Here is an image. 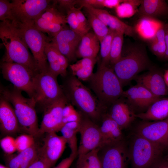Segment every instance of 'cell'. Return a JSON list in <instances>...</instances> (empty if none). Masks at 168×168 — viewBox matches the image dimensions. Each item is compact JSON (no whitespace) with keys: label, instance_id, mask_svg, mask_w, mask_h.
I'll list each match as a JSON object with an SVG mask.
<instances>
[{"label":"cell","instance_id":"1","mask_svg":"<svg viewBox=\"0 0 168 168\" xmlns=\"http://www.w3.org/2000/svg\"><path fill=\"white\" fill-rule=\"evenodd\" d=\"M0 38L6 50L2 61L20 64L35 73L39 72L28 47L16 27L11 21L0 22Z\"/></svg>","mask_w":168,"mask_h":168},{"label":"cell","instance_id":"2","mask_svg":"<svg viewBox=\"0 0 168 168\" xmlns=\"http://www.w3.org/2000/svg\"><path fill=\"white\" fill-rule=\"evenodd\" d=\"M62 88L68 102L81 113L94 122L102 117L103 111L105 108L96 96L76 77L72 74L69 76Z\"/></svg>","mask_w":168,"mask_h":168},{"label":"cell","instance_id":"3","mask_svg":"<svg viewBox=\"0 0 168 168\" xmlns=\"http://www.w3.org/2000/svg\"><path fill=\"white\" fill-rule=\"evenodd\" d=\"M13 86L1 87L0 95L13 106L20 126L26 133L38 136L39 128L33 98H26Z\"/></svg>","mask_w":168,"mask_h":168},{"label":"cell","instance_id":"4","mask_svg":"<svg viewBox=\"0 0 168 168\" xmlns=\"http://www.w3.org/2000/svg\"><path fill=\"white\" fill-rule=\"evenodd\" d=\"M89 80L91 89L105 108L122 97L123 86L113 68L100 63Z\"/></svg>","mask_w":168,"mask_h":168},{"label":"cell","instance_id":"5","mask_svg":"<svg viewBox=\"0 0 168 168\" xmlns=\"http://www.w3.org/2000/svg\"><path fill=\"white\" fill-rule=\"evenodd\" d=\"M145 48L141 44L129 46L124 55L113 65L114 71L122 86L135 78L140 72L151 68Z\"/></svg>","mask_w":168,"mask_h":168},{"label":"cell","instance_id":"6","mask_svg":"<svg viewBox=\"0 0 168 168\" xmlns=\"http://www.w3.org/2000/svg\"><path fill=\"white\" fill-rule=\"evenodd\" d=\"M16 27L23 40L31 50L39 72L49 71L45 53L49 38L34 25H24L12 22Z\"/></svg>","mask_w":168,"mask_h":168},{"label":"cell","instance_id":"7","mask_svg":"<svg viewBox=\"0 0 168 168\" xmlns=\"http://www.w3.org/2000/svg\"><path fill=\"white\" fill-rule=\"evenodd\" d=\"M163 150L135 134L128 150L132 168H149L161 158Z\"/></svg>","mask_w":168,"mask_h":168},{"label":"cell","instance_id":"8","mask_svg":"<svg viewBox=\"0 0 168 168\" xmlns=\"http://www.w3.org/2000/svg\"><path fill=\"white\" fill-rule=\"evenodd\" d=\"M0 67L4 79L17 89L26 92L29 98H34L35 77L37 73L22 65L13 62L2 61Z\"/></svg>","mask_w":168,"mask_h":168},{"label":"cell","instance_id":"9","mask_svg":"<svg viewBox=\"0 0 168 168\" xmlns=\"http://www.w3.org/2000/svg\"><path fill=\"white\" fill-rule=\"evenodd\" d=\"M56 76L49 71L38 72L35 77V93L34 99L36 105L43 110L61 97L64 93Z\"/></svg>","mask_w":168,"mask_h":168},{"label":"cell","instance_id":"10","mask_svg":"<svg viewBox=\"0 0 168 168\" xmlns=\"http://www.w3.org/2000/svg\"><path fill=\"white\" fill-rule=\"evenodd\" d=\"M49 0H12L11 21L24 25H34V21L52 4Z\"/></svg>","mask_w":168,"mask_h":168},{"label":"cell","instance_id":"11","mask_svg":"<svg viewBox=\"0 0 168 168\" xmlns=\"http://www.w3.org/2000/svg\"><path fill=\"white\" fill-rule=\"evenodd\" d=\"M98 155L102 168H126L129 159L128 150L124 140L103 144L99 148Z\"/></svg>","mask_w":168,"mask_h":168},{"label":"cell","instance_id":"12","mask_svg":"<svg viewBox=\"0 0 168 168\" xmlns=\"http://www.w3.org/2000/svg\"><path fill=\"white\" fill-rule=\"evenodd\" d=\"M82 114L79 131L81 139L78 150V157L87 154L103 144L99 126Z\"/></svg>","mask_w":168,"mask_h":168},{"label":"cell","instance_id":"13","mask_svg":"<svg viewBox=\"0 0 168 168\" xmlns=\"http://www.w3.org/2000/svg\"><path fill=\"white\" fill-rule=\"evenodd\" d=\"M64 94L44 109V115L38 136L43 134L60 131L63 127V111L68 103Z\"/></svg>","mask_w":168,"mask_h":168},{"label":"cell","instance_id":"14","mask_svg":"<svg viewBox=\"0 0 168 168\" xmlns=\"http://www.w3.org/2000/svg\"><path fill=\"white\" fill-rule=\"evenodd\" d=\"M135 133L164 150L168 147V118L141 122L137 127Z\"/></svg>","mask_w":168,"mask_h":168},{"label":"cell","instance_id":"15","mask_svg":"<svg viewBox=\"0 0 168 168\" xmlns=\"http://www.w3.org/2000/svg\"><path fill=\"white\" fill-rule=\"evenodd\" d=\"M45 134L43 145L39 148V156L52 167L62 156L67 142L62 136H58L55 132Z\"/></svg>","mask_w":168,"mask_h":168},{"label":"cell","instance_id":"16","mask_svg":"<svg viewBox=\"0 0 168 168\" xmlns=\"http://www.w3.org/2000/svg\"><path fill=\"white\" fill-rule=\"evenodd\" d=\"M82 37L66 26L51 39L57 49L69 62L75 59L77 50Z\"/></svg>","mask_w":168,"mask_h":168},{"label":"cell","instance_id":"17","mask_svg":"<svg viewBox=\"0 0 168 168\" xmlns=\"http://www.w3.org/2000/svg\"><path fill=\"white\" fill-rule=\"evenodd\" d=\"M122 96L126 98L131 104L141 108H148L162 98L155 95L144 86L138 83L124 91Z\"/></svg>","mask_w":168,"mask_h":168},{"label":"cell","instance_id":"18","mask_svg":"<svg viewBox=\"0 0 168 168\" xmlns=\"http://www.w3.org/2000/svg\"><path fill=\"white\" fill-rule=\"evenodd\" d=\"M137 83L142 85L155 95L162 98L168 95V87L160 71L151 69L150 72L135 78Z\"/></svg>","mask_w":168,"mask_h":168},{"label":"cell","instance_id":"19","mask_svg":"<svg viewBox=\"0 0 168 168\" xmlns=\"http://www.w3.org/2000/svg\"><path fill=\"white\" fill-rule=\"evenodd\" d=\"M19 124L11 104L0 95V127L2 132L9 135L14 134L19 130Z\"/></svg>","mask_w":168,"mask_h":168},{"label":"cell","instance_id":"20","mask_svg":"<svg viewBox=\"0 0 168 168\" xmlns=\"http://www.w3.org/2000/svg\"><path fill=\"white\" fill-rule=\"evenodd\" d=\"M84 7L87 12L96 16L109 28L122 32L124 35L129 36H134L135 30L133 27L126 24L117 17L111 15L107 11L90 6H86Z\"/></svg>","mask_w":168,"mask_h":168},{"label":"cell","instance_id":"21","mask_svg":"<svg viewBox=\"0 0 168 168\" xmlns=\"http://www.w3.org/2000/svg\"><path fill=\"white\" fill-rule=\"evenodd\" d=\"M138 14L140 18L168 17V4L164 0H143Z\"/></svg>","mask_w":168,"mask_h":168},{"label":"cell","instance_id":"22","mask_svg":"<svg viewBox=\"0 0 168 168\" xmlns=\"http://www.w3.org/2000/svg\"><path fill=\"white\" fill-rule=\"evenodd\" d=\"M108 114L122 130L128 127L135 117L128 105L119 99L112 104Z\"/></svg>","mask_w":168,"mask_h":168},{"label":"cell","instance_id":"23","mask_svg":"<svg viewBox=\"0 0 168 168\" xmlns=\"http://www.w3.org/2000/svg\"><path fill=\"white\" fill-rule=\"evenodd\" d=\"M102 119L101 125L99 126L103 144L123 140L122 130L109 114H104Z\"/></svg>","mask_w":168,"mask_h":168},{"label":"cell","instance_id":"24","mask_svg":"<svg viewBox=\"0 0 168 168\" xmlns=\"http://www.w3.org/2000/svg\"><path fill=\"white\" fill-rule=\"evenodd\" d=\"M100 48V42L97 36L94 32H89L82 37L76 51V56L96 58Z\"/></svg>","mask_w":168,"mask_h":168},{"label":"cell","instance_id":"25","mask_svg":"<svg viewBox=\"0 0 168 168\" xmlns=\"http://www.w3.org/2000/svg\"><path fill=\"white\" fill-rule=\"evenodd\" d=\"M135 117L146 120L159 121L168 118V98L156 101L146 111L135 114Z\"/></svg>","mask_w":168,"mask_h":168},{"label":"cell","instance_id":"26","mask_svg":"<svg viewBox=\"0 0 168 168\" xmlns=\"http://www.w3.org/2000/svg\"><path fill=\"white\" fill-rule=\"evenodd\" d=\"M96 61V58H82L70 65L72 74L80 80H89L93 73V70Z\"/></svg>","mask_w":168,"mask_h":168},{"label":"cell","instance_id":"27","mask_svg":"<svg viewBox=\"0 0 168 168\" xmlns=\"http://www.w3.org/2000/svg\"><path fill=\"white\" fill-rule=\"evenodd\" d=\"M80 123V121L68 123L64 125L60 130L62 136L68 144L71 153L77 155L78 148L77 134L79 132Z\"/></svg>","mask_w":168,"mask_h":168},{"label":"cell","instance_id":"28","mask_svg":"<svg viewBox=\"0 0 168 168\" xmlns=\"http://www.w3.org/2000/svg\"><path fill=\"white\" fill-rule=\"evenodd\" d=\"M50 40L46 44L45 53L49 65V72L57 77L61 75L63 77V74L59 64L58 55V49L54 44Z\"/></svg>","mask_w":168,"mask_h":168},{"label":"cell","instance_id":"29","mask_svg":"<svg viewBox=\"0 0 168 168\" xmlns=\"http://www.w3.org/2000/svg\"><path fill=\"white\" fill-rule=\"evenodd\" d=\"M34 26L39 30L43 33H47L53 38L65 26V25L51 22L40 16L35 20Z\"/></svg>","mask_w":168,"mask_h":168},{"label":"cell","instance_id":"30","mask_svg":"<svg viewBox=\"0 0 168 168\" xmlns=\"http://www.w3.org/2000/svg\"><path fill=\"white\" fill-rule=\"evenodd\" d=\"M124 35L122 32L115 31L110 53V63L113 66L122 57Z\"/></svg>","mask_w":168,"mask_h":168},{"label":"cell","instance_id":"31","mask_svg":"<svg viewBox=\"0 0 168 168\" xmlns=\"http://www.w3.org/2000/svg\"><path fill=\"white\" fill-rule=\"evenodd\" d=\"M39 147L36 143L17 154L20 163V168H28L39 158Z\"/></svg>","mask_w":168,"mask_h":168},{"label":"cell","instance_id":"32","mask_svg":"<svg viewBox=\"0 0 168 168\" xmlns=\"http://www.w3.org/2000/svg\"><path fill=\"white\" fill-rule=\"evenodd\" d=\"M87 20L89 25L100 42L108 34L109 28L95 15L87 12Z\"/></svg>","mask_w":168,"mask_h":168},{"label":"cell","instance_id":"33","mask_svg":"<svg viewBox=\"0 0 168 168\" xmlns=\"http://www.w3.org/2000/svg\"><path fill=\"white\" fill-rule=\"evenodd\" d=\"M99 148L78 157L77 166L79 168H102L98 155Z\"/></svg>","mask_w":168,"mask_h":168},{"label":"cell","instance_id":"34","mask_svg":"<svg viewBox=\"0 0 168 168\" xmlns=\"http://www.w3.org/2000/svg\"><path fill=\"white\" fill-rule=\"evenodd\" d=\"M115 31L109 28L108 34L100 42L101 63L108 66L110 63V53L112 43Z\"/></svg>","mask_w":168,"mask_h":168},{"label":"cell","instance_id":"35","mask_svg":"<svg viewBox=\"0 0 168 168\" xmlns=\"http://www.w3.org/2000/svg\"><path fill=\"white\" fill-rule=\"evenodd\" d=\"M52 23L63 25L67 24L66 16L58 11L53 2L40 16Z\"/></svg>","mask_w":168,"mask_h":168},{"label":"cell","instance_id":"36","mask_svg":"<svg viewBox=\"0 0 168 168\" xmlns=\"http://www.w3.org/2000/svg\"><path fill=\"white\" fill-rule=\"evenodd\" d=\"M125 0H78L81 5L80 8L86 6H90L99 8L106 7L109 8H116Z\"/></svg>","mask_w":168,"mask_h":168},{"label":"cell","instance_id":"37","mask_svg":"<svg viewBox=\"0 0 168 168\" xmlns=\"http://www.w3.org/2000/svg\"><path fill=\"white\" fill-rule=\"evenodd\" d=\"M154 37L156 39L157 44V54L156 56L161 58H163L166 50L164 24L161 23L160 24Z\"/></svg>","mask_w":168,"mask_h":168},{"label":"cell","instance_id":"38","mask_svg":"<svg viewBox=\"0 0 168 168\" xmlns=\"http://www.w3.org/2000/svg\"><path fill=\"white\" fill-rule=\"evenodd\" d=\"M75 7H74L68 10L67 12L66 21L72 30L83 37L86 33L80 26L76 16Z\"/></svg>","mask_w":168,"mask_h":168},{"label":"cell","instance_id":"39","mask_svg":"<svg viewBox=\"0 0 168 168\" xmlns=\"http://www.w3.org/2000/svg\"><path fill=\"white\" fill-rule=\"evenodd\" d=\"M35 137L27 133L18 136L15 138L17 151L20 152L34 145L35 143Z\"/></svg>","mask_w":168,"mask_h":168},{"label":"cell","instance_id":"40","mask_svg":"<svg viewBox=\"0 0 168 168\" xmlns=\"http://www.w3.org/2000/svg\"><path fill=\"white\" fill-rule=\"evenodd\" d=\"M1 148L7 155L13 154L17 151L15 139L10 135H7L0 140Z\"/></svg>","mask_w":168,"mask_h":168},{"label":"cell","instance_id":"41","mask_svg":"<svg viewBox=\"0 0 168 168\" xmlns=\"http://www.w3.org/2000/svg\"><path fill=\"white\" fill-rule=\"evenodd\" d=\"M12 20L11 2L7 0H0V20L1 21H12Z\"/></svg>","mask_w":168,"mask_h":168},{"label":"cell","instance_id":"42","mask_svg":"<svg viewBox=\"0 0 168 168\" xmlns=\"http://www.w3.org/2000/svg\"><path fill=\"white\" fill-rule=\"evenodd\" d=\"M81 8H75V12L77 20L82 28L86 34L91 28L87 19L81 10Z\"/></svg>","mask_w":168,"mask_h":168},{"label":"cell","instance_id":"43","mask_svg":"<svg viewBox=\"0 0 168 168\" xmlns=\"http://www.w3.org/2000/svg\"><path fill=\"white\" fill-rule=\"evenodd\" d=\"M6 166L8 168H20V163L18 155H7L5 159Z\"/></svg>","mask_w":168,"mask_h":168},{"label":"cell","instance_id":"44","mask_svg":"<svg viewBox=\"0 0 168 168\" xmlns=\"http://www.w3.org/2000/svg\"><path fill=\"white\" fill-rule=\"evenodd\" d=\"M54 2L58 5L59 8L66 10L67 12L71 8L75 7L74 5L78 3V0H54Z\"/></svg>","mask_w":168,"mask_h":168},{"label":"cell","instance_id":"45","mask_svg":"<svg viewBox=\"0 0 168 168\" xmlns=\"http://www.w3.org/2000/svg\"><path fill=\"white\" fill-rule=\"evenodd\" d=\"M78 156L77 154L71 153L70 156L63 160L54 168H70L73 161Z\"/></svg>","mask_w":168,"mask_h":168},{"label":"cell","instance_id":"46","mask_svg":"<svg viewBox=\"0 0 168 168\" xmlns=\"http://www.w3.org/2000/svg\"><path fill=\"white\" fill-rule=\"evenodd\" d=\"M58 62L62 71L63 77L66 76L67 68L68 67V59L58 49Z\"/></svg>","mask_w":168,"mask_h":168},{"label":"cell","instance_id":"47","mask_svg":"<svg viewBox=\"0 0 168 168\" xmlns=\"http://www.w3.org/2000/svg\"><path fill=\"white\" fill-rule=\"evenodd\" d=\"M81 117L82 114L77 111L67 117H63L62 120L63 127L69 122L80 121Z\"/></svg>","mask_w":168,"mask_h":168},{"label":"cell","instance_id":"48","mask_svg":"<svg viewBox=\"0 0 168 168\" xmlns=\"http://www.w3.org/2000/svg\"><path fill=\"white\" fill-rule=\"evenodd\" d=\"M51 165L47 162L39 158L28 168H51Z\"/></svg>","mask_w":168,"mask_h":168},{"label":"cell","instance_id":"49","mask_svg":"<svg viewBox=\"0 0 168 168\" xmlns=\"http://www.w3.org/2000/svg\"><path fill=\"white\" fill-rule=\"evenodd\" d=\"M149 168H168V160L161 158Z\"/></svg>","mask_w":168,"mask_h":168},{"label":"cell","instance_id":"50","mask_svg":"<svg viewBox=\"0 0 168 168\" xmlns=\"http://www.w3.org/2000/svg\"><path fill=\"white\" fill-rule=\"evenodd\" d=\"M76 112L73 105L68 103L63 109V118L67 117Z\"/></svg>","mask_w":168,"mask_h":168},{"label":"cell","instance_id":"51","mask_svg":"<svg viewBox=\"0 0 168 168\" xmlns=\"http://www.w3.org/2000/svg\"><path fill=\"white\" fill-rule=\"evenodd\" d=\"M166 50L163 58L168 60V23L165 24Z\"/></svg>","mask_w":168,"mask_h":168},{"label":"cell","instance_id":"52","mask_svg":"<svg viewBox=\"0 0 168 168\" xmlns=\"http://www.w3.org/2000/svg\"><path fill=\"white\" fill-rule=\"evenodd\" d=\"M150 48L152 52L156 56L157 54V44L156 39L154 36L150 41Z\"/></svg>","mask_w":168,"mask_h":168},{"label":"cell","instance_id":"53","mask_svg":"<svg viewBox=\"0 0 168 168\" xmlns=\"http://www.w3.org/2000/svg\"><path fill=\"white\" fill-rule=\"evenodd\" d=\"M164 78L165 83L168 87V70L164 74Z\"/></svg>","mask_w":168,"mask_h":168},{"label":"cell","instance_id":"54","mask_svg":"<svg viewBox=\"0 0 168 168\" xmlns=\"http://www.w3.org/2000/svg\"><path fill=\"white\" fill-rule=\"evenodd\" d=\"M0 168H8L6 166H5L2 164H0Z\"/></svg>","mask_w":168,"mask_h":168},{"label":"cell","instance_id":"55","mask_svg":"<svg viewBox=\"0 0 168 168\" xmlns=\"http://www.w3.org/2000/svg\"><path fill=\"white\" fill-rule=\"evenodd\" d=\"M76 168H79L77 166Z\"/></svg>","mask_w":168,"mask_h":168}]
</instances>
